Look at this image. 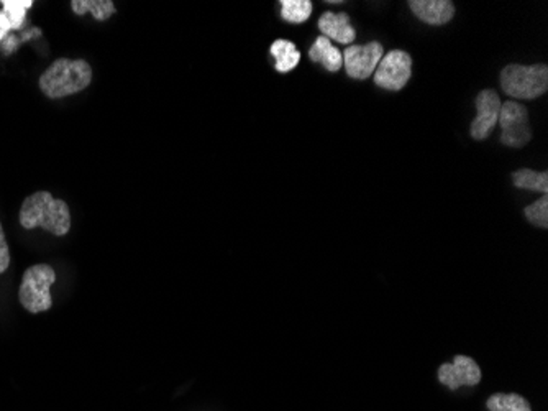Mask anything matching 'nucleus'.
<instances>
[{
	"mask_svg": "<svg viewBox=\"0 0 548 411\" xmlns=\"http://www.w3.org/2000/svg\"><path fill=\"white\" fill-rule=\"evenodd\" d=\"M501 127V144L513 148H523L531 142L532 130L529 114L523 104L507 101L501 104L498 117Z\"/></svg>",
	"mask_w": 548,
	"mask_h": 411,
	"instance_id": "obj_5",
	"label": "nucleus"
},
{
	"mask_svg": "<svg viewBox=\"0 0 548 411\" xmlns=\"http://www.w3.org/2000/svg\"><path fill=\"white\" fill-rule=\"evenodd\" d=\"M309 58L314 63H321L330 73H337L344 66V56L337 46H334L327 36L321 35L313 48L309 50Z\"/></svg>",
	"mask_w": 548,
	"mask_h": 411,
	"instance_id": "obj_12",
	"label": "nucleus"
},
{
	"mask_svg": "<svg viewBox=\"0 0 548 411\" xmlns=\"http://www.w3.org/2000/svg\"><path fill=\"white\" fill-rule=\"evenodd\" d=\"M342 56H344L346 75L358 81H363V79H368L376 71V66L381 58L384 56V52L378 42H372V44L363 45V46H356V45L346 46Z\"/></svg>",
	"mask_w": 548,
	"mask_h": 411,
	"instance_id": "obj_7",
	"label": "nucleus"
},
{
	"mask_svg": "<svg viewBox=\"0 0 548 411\" xmlns=\"http://www.w3.org/2000/svg\"><path fill=\"white\" fill-rule=\"evenodd\" d=\"M0 4L4 5L2 12L5 14V17L9 20L12 30H18L20 26L24 25L26 10L34 5L32 0H2Z\"/></svg>",
	"mask_w": 548,
	"mask_h": 411,
	"instance_id": "obj_18",
	"label": "nucleus"
},
{
	"mask_svg": "<svg viewBox=\"0 0 548 411\" xmlns=\"http://www.w3.org/2000/svg\"><path fill=\"white\" fill-rule=\"evenodd\" d=\"M71 7L77 15H85L91 12L97 20H107L115 12L114 2L110 0H73Z\"/></svg>",
	"mask_w": 548,
	"mask_h": 411,
	"instance_id": "obj_16",
	"label": "nucleus"
},
{
	"mask_svg": "<svg viewBox=\"0 0 548 411\" xmlns=\"http://www.w3.org/2000/svg\"><path fill=\"white\" fill-rule=\"evenodd\" d=\"M10 266V252L9 244L5 239V234L2 229V224H0V274H4Z\"/></svg>",
	"mask_w": 548,
	"mask_h": 411,
	"instance_id": "obj_20",
	"label": "nucleus"
},
{
	"mask_svg": "<svg viewBox=\"0 0 548 411\" xmlns=\"http://www.w3.org/2000/svg\"><path fill=\"white\" fill-rule=\"evenodd\" d=\"M513 181L515 186L521 189H531L542 193L543 196L548 193V173L547 172H533L529 168H523L513 175Z\"/></svg>",
	"mask_w": 548,
	"mask_h": 411,
	"instance_id": "obj_14",
	"label": "nucleus"
},
{
	"mask_svg": "<svg viewBox=\"0 0 548 411\" xmlns=\"http://www.w3.org/2000/svg\"><path fill=\"white\" fill-rule=\"evenodd\" d=\"M271 55L274 56V66L279 73H289L299 65L301 53L297 52L295 45L289 40H276L271 45Z\"/></svg>",
	"mask_w": 548,
	"mask_h": 411,
	"instance_id": "obj_13",
	"label": "nucleus"
},
{
	"mask_svg": "<svg viewBox=\"0 0 548 411\" xmlns=\"http://www.w3.org/2000/svg\"><path fill=\"white\" fill-rule=\"evenodd\" d=\"M476 119L472 122L470 134L474 140H484L491 135L493 129L498 125L499 109L501 99L498 93L493 89L481 91L476 97Z\"/></svg>",
	"mask_w": 548,
	"mask_h": 411,
	"instance_id": "obj_8",
	"label": "nucleus"
},
{
	"mask_svg": "<svg viewBox=\"0 0 548 411\" xmlns=\"http://www.w3.org/2000/svg\"><path fill=\"white\" fill-rule=\"evenodd\" d=\"M440 384L456 390L458 386H474L480 384V366L466 356H456L453 364H442L439 368Z\"/></svg>",
	"mask_w": 548,
	"mask_h": 411,
	"instance_id": "obj_9",
	"label": "nucleus"
},
{
	"mask_svg": "<svg viewBox=\"0 0 548 411\" xmlns=\"http://www.w3.org/2000/svg\"><path fill=\"white\" fill-rule=\"evenodd\" d=\"M319 30H321L324 36L335 40L338 44L350 45L354 44V26L350 24V17L345 12L342 14H332V12H325L321 18H319Z\"/></svg>",
	"mask_w": 548,
	"mask_h": 411,
	"instance_id": "obj_11",
	"label": "nucleus"
},
{
	"mask_svg": "<svg viewBox=\"0 0 548 411\" xmlns=\"http://www.w3.org/2000/svg\"><path fill=\"white\" fill-rule=\"evenodd\" d=\"M55 282H56V274L50 266L40 264L26 268L18 290V298L22 306L30 313L48 311L53 305L50 290Z\"/></svg>",
	"mask_w": 548,
	"mask_h": 411,
	"instance_id": "obj_4",
	"label": "nucleus"
},
{
	"mask_svg": "<svg viewBox=\"0 0 548 411\" xmlns=\"http://www.w3.org/2000/svg\"><path fill=\"white\" fill-rule=\"evenodd\" d=\"M501 87L509 97L531 101L545 95L548 89L547 65H509L501 71Z\"/></svg>",
	"mask_w": 548,
	"mask_h": 411,
	"instance_id": "obj_3",
	"label": "nucleus"
},
{
	"mask_svg": "<svg viewBox=\"0 0 548 411\" xmlns=\"http://www.w3.org/2000/svg\"><path fill=\"white\" fill-rule=\"evenodd\" d=\"M407 5L415 17L429 25H445L455 15L453 2L450 0H411Z\"/></svg>",
	"mask_w": 548,
	"mask_h": 411,
	"instance_id": "obj_10",
	"label": "nucleus"
},
{
	"mask_svg": "<svg viewBox=\"0 0 548 411\" xmlns=\"http://www.w3.org/2000/svg\"><path fill=\"white\" fill-rule=\"evenodd\" d=\"M10 30L12 28H10L9 20L5 17V14L0 10V42L9 35Z\"/></svg>",
	"mask_w": 548,
	"mask_h": 411,
	"instance_id": "obj_21",
	"label": "nucleus"
},
{
	"mask_svg": "<svg viewBox=\"0 0 548 411\" xmlns=\"http://www.w3.org/2000/svg\"><path fill=\"white\" fill-rule=\"evenodd\" d=\"M20 224L24 229L42 227L53 236H66L71 229L68 205L61 199H55L48 191H38L24 201L20 209Z\"/></svg>",
	"mask_w": 548,
	"mask_h": 411,
	"instance_id": "obj_1",
	"label": "nucleus"
},
{
	"mask_svg": "<svg viewBox=\"0 0 548 411\" xmlns=\"http://www.w3.org/2000/svg\"><path fill=\"white\" fill-rule=\"evenodd\" d=\"M93 69L85 60H56L40 76V89L50 99L76 95L91 85Z\"/></svg>",
	"mask_w": 548,
	"mask_h": 411,
	"instance_id": "obj_2",
	"label": "nucleus"
},
{
	"mask_svg": "<svg viewBox=\"0 0 548 411\" xmlns=\"http://www.w3.org/2000/svg\"><path fill=\"white\" fill-rule=\"evenodd\" d=\"M523 216L529 223L542 227V229H547L548 227V197H540L539 201H535L533 205L527 206L523 209Z\"/></svg>",
	"mask_w": 548,
	"mask_h": 411,
	"instance_id": "obj_19",
	"label": "nucleus"
},
{
	"mask_svg": "<svg viewBox=\"0 0 548 411\" xmlns=\"http://www.w3.org/2000/svg\"><path fill=\"white\" fill-rule=\"evenodd\" d=\"M490 411H531L529 402L517 394H496L488 400Z\"/></svg>",
	"mask_w": 548,
	"mask_h": 411,
	"instance_id": "obj_17",
	"label": "nucleus"
},
{
	"mask_svg": "<svg viewBox=\"0 0 548 411\" xmlns=\"http://www.w3.org/2000/svg\"><path fill=\"white\" fill-rule=\"evenodd\" d=\"M281 17L289 24L307 22L313 14L311 0H281Z\"/></svg>",
	"mask_w": 548,
	"mask_h": 411,
	"instance_id": "obj_15",
	"label": "nucleus"
},
{
	"mask_svg": "<svg viewBox=\"0 0 548 411\" xmlns=\"http://www.w3.org/2000/svg\"><path fill=\"white\" fill-rule=\"evenodd\" d=\"M413 75V58L403 50H393L381 58L374 71V85L386 91H401Z\"/></svg>",
	"mask_w": 548,
	"mask_h": 411,
	"instance_id": "obj_6",
	"label": "nucleus"
}]
</instances>
